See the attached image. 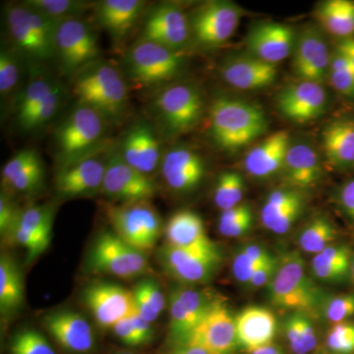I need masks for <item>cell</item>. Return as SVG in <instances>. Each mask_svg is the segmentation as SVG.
Wrapping results in <instances>:
<instances>
[{"label": "cell", "instance_id": "ffe728a7", "mask_svg": "<svg viewBox=\"0 0 354 354\" xmlns=\"http://www.w3.org/2000/svg\"><path fill=\"white\" fill-rule=\"evenodd\" d=\"M106 165L91 156L64 165L55 177V188L62 197L84 196L102 188Z\"/></svg>", "mask_w": 354, "mask_h": 354}, {"label": "cell", "instance_id": "e0dca14e", "mask_svg": "<svg viewBox=\"0 0 354 354\" xmlns=\"http://www.w3.org/2000/svg\"><path fill=\"white\" fill-rule=\"evenodd\" d=\"M327 101L322 84L300 81L281 91L277 97V106L288 120L306 123L323 115Z\"/></svg>", "mask_w": 354, "mask_h": 354}, {"label": "cell", "instance_id": "7bdbcfd3", "mask_svg": "<svg viewBox=\"0 0 354 354\" xmlns=\"http://www.w3.org/2000/svg\"><path fill=\"white\" fill-rule=\"evenodd\" d=\"M11 354H57L50 342L37 330H26L14 335Z\"/></svg>", "mask_w": 354, "mask_h": 354}, {"label": "cell", "instance_id": "d4e9b609", "mask_svg": "<svg viewBox=\"0 0 354 354\" xmlns=\"http://www.w3.org/2000/svg\"><path fill=\"white\" fill-rule=\"evenodd\" d=\"M221 74L232 87L250 91L272 85L278 76V69L277 65L250 55L227 60L221 66Z\"/></svg>", "mask_w": 354, "mask_h": 354}, {"label": "cell", "instance_id": "f546056e", "mask_svg": "<svg viewBox=\"0 0 354 354\" xmlns=\"http://www.w3.org/2000/svg\"><path fill=\"white\" fill-rule=\"evenodd\" d=\"M323 148L330 164L354 167V118L332 121L323 131Z\"/></svg>", "mask_w": 354, "mask_h": 354}, {"label": "cell", "instance_id": "91938a15", "mask_svg": "<svg viewBox=\"0 0 354 354\" xmlns=\"http://www.w3.org/2000/svg\"><path fill=\"white\" fill-rule=\"evenodd\" d=\"M130 320H131L133 328H134L135 332L138 335L140 342L141 344H147L150 342L153 337L152 327H151V323L147 322L145 319L142 318L141 316L133 310L131 314H130Z\"/></svg>", "mask_w": 354, "mask_h": 354}, {"label": "cell", "instance_id": "2e32d148", "mask_svg": "<svg viewBox=\"0 0 354 354\" xmlns=\"http://www.w3.org/2000/svg\"><path fill=\"white\" fill-rule=\"evenodd\" d=\"M83 298L95 322L106 329L113 328L134 310L133 292L113 283L88 286Z\"/></svg>", "mask_w": 354, "mask_h": 354}, {"label": "cell", "instance_id": "d6986e66", "mask_svg": "<svg viewBox=\"0 0 354 354\" xmlns=\"http://www.w3.org/2000/svg\"><path fill=\"white\" fill-rule=\"evenodd\" d=\"M246 46L252 57L277 65L295 50V32L290 26L281 23H262L249 32Z\"/></svg>", "mask_w": 354, "mask_h": 354}, {"label": "cell", "instance_id": "f5cc1de1", "mask_svg": "<svg viewBox=\"0 0 354 354\" xmlns=\"http://www.w3.org/2000/svg\"><path fill=\"white\" fill-rule=\"evenodd\" d=\"M283 330L286 341L290 344L291 351L295 354H306L302 342L301 330L299 325V312H293L288 319H286Z\"/></svg>", "mask_w": 354, "mask_h": 354}, {"label": "cell", "instance_id": "8992f818", "mask_svg": "<svg viewBox=\"0 0 354 354\" xmlns=\"http://www.w3.org/2000/svg\"><path fill=\"white\" fill-rule=\"evenodd\" d=\"M183 62L179 50L145 39H139L127 57L130 78L141 87H153L172 80L183 69Z\"/></svg>", "mask_w": 354, "mask_h": 354}, {"label": "cell", "instance_id": "30bf717a", "mask_svg": "<svg viewBox=\"0 0 354 354\" xmlns=\"http://www.w3.org/2000/svg\"><path fill=\"white\" fill-rule=\"evenodd\" d=\"M55 50L65 71L75 73L97 62L100 55L97 36L90 26L79 18L57 22Z\"/></svg>", "mask_w": 354, "mask_h": 354}, {"label": "cell", "instance_id": "4dcf8cb0", "mask_svg": "<svg viewBox=\"0 0 354 354\" xmlns=\"http://www.w3.org/2000/svg\"><path fill=\"white\" fill-rule=\"evenodd\" d=\"M144 6L141 0H104L97 6V20L114 38L122 39L136 24Z\"/></svg>", "mask_w": 354, "mask_h": 354}, {"label": "cell", "instance_id": "484cf974", "mask_svg": "<svg viewBox=\"0 0 354 354\" xmlns=\"http://www.w3.org/2000/svg\"><path fill=\"white\" fill-rule=\"evenodd\" d=\"M290 133L281 130L266 137L247 153L244 160L246 171L258 178H266L283 169L290 149Z\"/></svg>", "mask_w": 354, "mask_h": 354}, {"label": "cell", "instance_id": "94428289", "mask_svg": "<svg viewBox=\"0 0 354 354\" xmlns=\"http://www.w3.org/2000/svg\"><path fill=\"white\" fill-rule=\"evenodd\" d=\"M337 50L341 51L354 69V38L342 39Z\"/></svg>", "mask_w": 354, "mask_h": 354}, {"label": "cell", "instance_id": "db71d44e", "mask_svg": "<svg viewBox=\"0 0 354 354\" xmlns=\"http://www.w3.org/2000/svg\"><path fill=\"white\" fill-rule=\"evenodd\" d=\"M12 235L18 243L25 247L26 250L28 251V257H29V259H34V258H36L39 254L43 253L44 251L46 250V247H48L44 242L37 239L35 235L30 234L29 232L19 227V225L16 227Z\"/></svg>", "mask_w": 354, "mask_h": 354}, {"label": "cell", "instance_id": "e7e4bbea", "mask_svg": "<svg viewBox=\"0 0 354 354\" xmlns=\"http://www.w3.org/2000/svg\"><path fill=\"white\" fill-rule=\"evenodd\" d=\"M351 276H353L354 281V260L353 261V265H351Z\"/></svg>", "mask_w": 354, "mask_h": 354}, {"label": "cell", "instance_id": "1f68e13d", "mask_svg": "<svg viewBox=\"0 0 354 354\" xmlns=\"http://www.w3.org/2000/svg\"><path fill=\"white\" fill-rule=\"evenodd\" d=\"M351 249L346 245H330L314 255L311 262L315 278L325 283H339L351 274L353 265Z\"/></svg>", "mask_w": 354, "mask_h": 354}, {"label": "cell", "instance_id": "c3c4849f", "mask_svg": "<svg viewBox=\"0 0 354 354\" xmlns=\"http://www.w3.org/2000/svg\"><path fill=\"white\" fill-rule=\"evenodd\" d=\"M17 57L12 51L0 53V93L2 95L12 92L19 81L20 69Z\"/></svg>", "mask_w": 354, "mask_h": 354}, {"label": "cell", "instance_id": "9a60e30c", "mask_svg": "<svg viewBox=\"0 0 354 354\" xmlns=\"http://www.w3.org/2000/svg\"><path fill=\"white\" fill-rule=\"evenodd\" d=\"M191 36L189 17L180 7L160 4L149 14L140 39L179 50Z\"/></svg>", "mask_w": 354, "mask_h": 354}, {"label": "cell", "instance_id": "d6a6232c", "mask_svg": "<svg viewBox=\"0 0 354 354\" xmlns=\"http://www.w3.org/2000/svg\"><path fill=\"white\" fill-rule=\"evenodd\" d=\"M316 17L329 34L342 39L354 36V1L328 0L319 6Z\"/></svg>", "mask_w": 354, "mask_h": 354}, {"label": "cell", "instance_id": "f1b7e54d", "mask_svg": "<svg viewBox=\"0 0 354 354\" xmlns=\"http://www.w3.org/2000/svg\"><path fill=\"white\" fill-rule=\"evenodd\" d=\"M283 171L288 183L297 189L313 187L322 174L316 151L304 143L290 145Z\"/></svg>", "mask_w": 354, "mask_h": 354}, {"label": "cell", "instance_id": "6f0895ef", "mask_svg": "<svg viewBox=\"0 0 354 354\" xmlns=\"http://www.w3.org/2000/svg\"><path fill=\"white\" fill-rule=\"evenodd\" d=\"M113 330V332L115 333L116 337H118L121 342L127 344V346H141L138 335H137L134 328H133L131 320H130V315L127 316V318L122 319V320H120L118 324H115Z\"/></svg>", "mask_w": 354, "mask_h": 354}, {"label": "cell", "instance_id": "cb8c5ba5", "mask_svg": "<svg viewBox=\"0 0 354 354\" xmlns=\"http://www.w3.org/2000/svg\"><path fill=\"white\" fill-rule=\"evenodd\" d=\"M167 244L185 250L220 253L207 234L201 216L189 209L176 212L165 227Z\"/></svg>", "mask_w": 354, "mask_h": 354}, {"label": "cell", "instance_id": "5b68a950", "mask_svg": "<svg viewBox=\"0 0 354 354\" xmlns=\"http://www.w3.org/2000/svg\"><path fill=\"white\" fill-rule=\"evenodd\" d=\"M106 121L99 111L84 104L67 116L55 134L62 167L93 156L104 138Z\"/></svg>", "mask_w": 354, "mask_h": 354}, {"label": "cell", "instance_id": "681fc988", "mask_svg": "<svg viewBox=\"0 0 354 354\" xmlns=\"http://www.w3.org/2000/svg\"><path fill=\"white\" fill-rule=\"evenodd\" d=\"M135 297H138L150 305L151 307L160 315L164 311L165 300L162 290L157 283L150 279H145L135 286L132 291Z\"/></svg>", "mask_w": 354, "mask_h": 354}, {"label": "cell", "instance_id": "52a82bcc", "mask_svg": "<svg viewBox=\"0 0 354 354\" xmlns=\"http://www.w3.org/2000/svg\"><path fill=\"white\" fill-rule=\"evenodd\" d=\"M106 213L115 234L137 250L145 253L157 243L162 223L148 201L109 205Z\"/></svg>", "mask_w": 354, "mask_h": 354}, {"label": "cell", "instance_id": "8fae6325", "mask_svg": "<svg viewBox=\"0 0 354 354\" xmlns=\"http://www.w3.org/2000/svg\"><path fill=\"white\" fill-rule=\"evenodd\" d=\"M241 17V9L232 2H206L189 17L191 36L200 46H220L232 38Z\"/></svg>", "mask_w": 354, "mask_h": 354}, {"label": "cell", "instance_id": "4316f807", "mask_svg": "<svg viewBox=\"0 0 354 354\" xmlns=\"http://www.w3.org/2000/svg\"><path fill=\"white\" fill-rule=\"evenodd\" d=\"M304 199L295 189L272 191L261 209V221L267 230L285 234L301 215Z\"/></svg>", "mask_w": 354, "mask_h": 354}, {"label": "cell", "instance_id": "83f0119b", "mask_svg": "<svg viewBox=\"0 0 354 354\" xmlns=\"http://www.w3.org/2000/svg\"><path fill=\"white\" fill-rule=\"evenodd\" d=\"M121 158L133 169L148 176L160 164V144L148 125L137 124L127 133Z\"/></svg>", "mask_w": 354, "mask_h": 354}, {"label": "cell", "instance_id": "6125c7cd", "mask_svg": "<svg viewBox=\"0 0 354 354\" xmlns=\"http://www.w3.org/2000/svg\"><path fill=\"white\" fill-rule=\"evenodd\" d=\"M171 354H208L204 349L190 344H181L177 346Z\"/></svg>", "mask_w": 354, "mask_h": 354}, {"label": "cell", "instance_id": "4fadbf2b", "mask_svg": "<svg viewBox=\"0 0 354 354\" xmlns=\"http://www.w3.org/2000/svg\"><path fill=\"white\" fill-rule=\"evenodd\" d=\"M102 189L108 196L125 203L148 201L156 193L155 184L148 176L133 169L120 155L106 162Z\"/></svg>", "mask_w": 354, "mask_h": 354}, {"label": "cell", "instance_id": "ee69618b", "mask_svg": "<svg viewBox=\"0 0 354 354\" xmlns=\"http://www.w3.org/2000/svg\"><path fill=\"white\" fill-rule=\"evenodd\" d=\"M174 291L187 312L193 332L198 324L201 322L202 319L206 315L214 301L208 299L206 295L199 291L191 290V288H176Z\"/></svg>", "mask_w": 354, "mask_h": 354}, {"label": "cell", "instance_id": "f907efd6", "mask_svg": "<svg viewBox=\"0 0 354 354\" xmlns=\"http://www.w3.org/2000/svg\"><path fill=\"white\" fill-rule=\"evenodd\" d=\"M35 150H22L14 155L8 162L4 165L1 171L2 185L8 186L14 176L18 174L37 155Z\"/></svg>", "mask_w": 354, "mask_h": 354}, {"label": "cell", "instance_id": "b9f144b4", "mask_svg": "<svg viewBox=\"0 0 354 354\" xmlns=\"http://www.w3.org/2000/svg\"><path fill=\"white\" fill-rule=\"evenodd\" d=\"M62 101H64V91H62V86L57 83V86L51 91L50 94L44 100L43 104L37 109V111L26 120L24 124L21 127L27 131L43 127L48 121L55 118L58 109L62 106Z\"/></svg>", "mask_w": 354, "mask_h": 354}, {"label": "cell", "instance_id": "74e56055", "mask_svg": "<svg viewBox=\"0 0 354 354\" xmlns=\"http://www.w3.org/2000/svg\"><path fill=\"white\" fill-rule=\"evenodd\" d=\"M272 256V254L259 245L244 247L236 254L232 263L235 279L241 283H250L256 270Z\"/></svg>", "mask_w": 354, "mask_h": 354}, {"label": "cell", "instance_id": "11a10c76", "mask_svg": "<svg viewBox=\"0 0 354 354\" xmlns=\"http://www.w3.org/2000/svg\"><path fill=\"white\" fill-rule=\"evenodd\" d=\"M279 259L274 256H272L270 259L265 261L262 265L254 272L251 278L250 283L254 288H261V286H268L278 269Z\"/></svg>", "mask_w": 354, "mask_h": 354}, {"label": "cell", "instance_id": "7c38bea8", "mask_svg": "<svg viewBox=\"0 0 354 354\" xmlns=\"http://www.w3.org/2000/svg\"><path fill=\"white\" fill-rule=\"evenodd\" d=\"M183 344L198 346L208 354H232L239 346L235 317L216 300Z\"/></svg>", "mask_w": 354, "mask_h": 354}, {"label": "cell", "instance_id": "f6af8a7d", "mask_svg": "<svg viewBox=\"0 0 354 354\" xmlns=\"http://www.w3.org/2000/svg\"><path fill=\"white\" fill-rule=\"evenodd\" d=\"M44 165L39 153L23 167L15 176L8 187L18 192H32L41 185L44 180Z\"/></svg>", "mask_w": 354, "mask_h": 354}, {"label": "cell", "instance_id": "ba28073f", "mask_svg": "<svg viewBox=\"0 0 354 354\" xmlns=\"http://www.w3.org/2000/svg\"><path fill=\"white\" fill-rule=\"evenodd\" d=\"M204 106L201 93L189 84L167 86L156 95L153 102L158 118L171 134H183L196 127Z\"/></svg>", "mask_w": 354, "mask_h": 354}, {"label": "cell", "instance_id": "f35d334b", "mask_svg": "<svg viewBox=\"0 0 354 354\" xmlns=\"http://www.w3.org/2000/svg\"><path fill=\"white\" fill-rule=\"evenodd\" d=\"M17 225L44 242L50 244L53 232V214L51 209L46 207H32L20 214Z\"/></svg>", "mask_w": 354, "mask_h": 354}, {"label": "cell", "instance_id": "60d3db41", "mask_svg": "<svg viewBox=\"0 0 354 354\" xmlns=\"http://www.w3.org/2000/svg\"><path fill=\"white\" fill-rule=\"evenodd\" d=\"M328 78L335 91L346 97H354V69L339 50L330 58Z\"/></svg>", "mask_w": 354, "mask_h": 354}, {"label": "cell", "instance_id": "d590c367", "mask_svg": "<svg viewBox=\"0 0 354 354\" xmlns=\"http://www.w3.org/2000/svg\"><path fill=\"white\" fill-rule=\"evenodd\" d=\"M337 237V230L332 223L324 216L313 218L299 235L298 243L304 252L320 253L324 249L332 245Z\"/></svg>", "mask_w": 354, "mask_h": 354}, {"label": "cell", "instance_id": "ac0fdd59", "mask_svg": "<svg viewBox=\"0 0 354 354\" xmlns=\"http://www.w3.org/2000/svg\"><path fill=\"white\" fill-rule=\"evenodd\" d=\"M160 258L169 274L186 283L209 281L221 264L220 253L185 250L169 244L162 248Z\"/></svg>", "mask_w": 354, "mask_h": 354}, {"label": "cell", "instance_id": "ab89813d", "mask_svg": "<svg viewBox=\"0 0 354 354\" xmlns=\"http://www.w3.org/2000/svg\"><path fill=\"white\" fill-rule=\"evenodd\" d=\"M25 3L57 22L78 18L88 6L86 2L76 0H29Z\"/></svg>", "mask_w": 354, "mask_h": 354}, {"label": "cell", "instance_id": "7a4b0ae2", "mask_svg": "<svg viewBox=\"0 0 354 354\" xmlns=\"http://www.w3.org/2000/svg\"><path fill=\"white\" fill-rule=\"evenodd\" d=\"M74 95L79 104L95 109L106 120H118L127 108L128 88L124 78L113 65L95 62L76 72Z\"/></svg>", "mask_w": 354, "mask_h": 354}, {"label": "cell", "instance_id": "e575fe53", "mask_svg": "<svg viewBox=\"0 0 354 354\" xmlns=\"http://www.w3.org/2000/svg\"><path fill=\"white\" fill-rule=\"evenodd\" d=\"M57 82L44 73L37 74L32 77L29 84L21 93L16 106V116L20 127L32 115L37 109L43 104L44 100L50 94Z\"/></svg>", "mask_w": 354, "mask_h": 354}, {"label": "cell", "instance_id": "bcb514c9", "mask_svg": "<svg viewBox=\"0 0 354 354\" xmlns=\"http://www.w3.org/2000/svg\"><path fill=\"white\" fill-rule=\"evenodd\" d=\"M326 346L333 354H354V323L346 321L333 326Z\"/></svg>", "mask_w": 354, "mask_h": 354}, {"label": "cell", "instance_id": "be15d7a7", "mask_svg": "<svg viewBox=\"0 0 354 354\" xmlns=\"http://www.w3.org/2000/svg\"><path fill=\"white\" fill-rule=\"evenodd\" d=\"M250 354H283V353L279 346L272 344L270 346H265V348L257 349V351H253Z\"/></svg>", "mask_w": 354, "mask_h": 354}, {"label": "cell", "instance_id": "9f6ffc18", "mask_svg": "<svg viewBox=\"0 0 354 354\" xmlns=\"http://www.w3.org/2000/svg\"><path fill=\"white\" fill-rule=\"evenodd\" d=\"M252 225L253 214L251 211L239 220L227 223V225H218V230L223 236L235 239V237H241L242 235L246 234L251 230Z\"/></svg>", "mask_w": 354, "mask_h": 354}, {"label": "cell", "instance_id": "277c9868", "mask_svg": "<svg viewBox=\"0 0 354 354\" xmlns=\"http://www.w3.org/2000/svg\"><path fill=\"white\" fill-rule=\"evenodd\" d=\"M9 35L18 50L36 60H46L55 55L57 21L32 6L12 4L6 10Z\"/></svg>", "mask_w": 354, "mask_h": 354}, {"label": "cell", "instance_id": "836d02e7", "mask_svg": "<svg viewBox=\"0 0 354 354\" xmlns=\"http://www.w3.org/2000/svg\"><path fill=\"white\" fill-rule=\"evenodd\" d=\"M24 298L22 278L17 265L8 256L0 259V308L3 313L19 308Z\"/></svg>", "mask_w": 354, "mask_h": 354}, {"label": "cell", "instance_id": "7dc6e473", "mask_svg": "<svg viewBox=\"0 0 354 354\" xmlns=\"http://www.w3.org/2000/svg\"><path fill=\"white\" fill-rule=\"evenodd\" d=\"M323 312L329 322L339 324L346 322L354 316V295L344 293L335 295L324 301Z\"/></svg>", "mask_w": 354, "mask_h": 354}, {"label": "cell", "instance_id": "603a6c76", "mask_svg": "<svg viewBox=\"0 0 354 354\" xmlns=\"http://www.w3.org/2000/svg\"><path fill=\"white\" fill-rule=\"evenodd\" d=\"M162 176L169 188L187 192L196 188L205 176V162L199 153L188 148H174L165 153Z\"/></svg>", "mask_w": 354, "mask_h": 354}, {"label": "cell", "instance_id": "8d00e7d4", "mask_svg": "<svg viewBox=\"0 0 354 354\" xmlns=\"http://www.w3.org/2000/svg\"><path fill=\"white\" fill-rule=\"evenodd\" d=\"M244 181L237 172H225L218 177L214 192V202L221 212L241 204L244 196Z\"/></svg>", "mask_w": 354, "mask_h": 354}, {"label": "cell", "instance_id": "816d5d0a", "mask_svg": "<svg viewBox=\"0 0 354 354\" xmlns=\"http://www.w3.org/2000/svg\"><path fill=\"white\" fill-rule=\"evenodd\" d=\"M20 214L12 202L2 194L0 197V232L2 236L13 234L17 227Z\"/></svg>", "mask_w": 354, "mask_h": 354}, {"label": "cell", "instance_id": "44dd1931", "mask_svg": "<svg viewBox=\"0 0 354 354\" xmlns=\"http://www.w3.org/2000/svg\"><path fill=\"white\" fill-rule=\"evenodd\" d=\"M237 344L249 353L272 344L278 323L271 310L250 306L235 316Z\"/></svg>", "mask_w": 354, "mask_h": 354}, {"label": "cell", "instance_id": "6da1fadb", "mask_svg": "<svg viewBox=\"0 0 354 354\" xmlns=\"http://www.w3.org/2000/svg\"><path fill=\"white\" fill-rule=\"evenodd\" d=\"M267 128L264 111L250 102L221 97L209 109V133L223 150H241L262 136Z\"/></svg>", "mask_w": 354, "mask_h": 354}, {"label": "cell", "instance_id": "3957f363", "mask_svg": "<svg viewBox=\"0 0 354 354\" xmlns=\"http://www.w3.org/2000/svg\"><path fill=\"white\" fill-rule=\"evenodd\" d=\"M268 288L270 301L278 308L308 315L324 304L322 292L310 279L298 251H290L279 259L278 269Z\"/></svg>", "mask_w": 354, "mask_h": 354}, {"label": "cell", "instance_id": "03108f58", "mask_svg": "<svg viewBox=\"0 0 354 354\" xmlns=\"http://www.w3.org/2000/svg\"><path fill=\"white\" fill-rule=\"evenodd\" d=\"M125 354V353H124Z\"/></svg>", "mask_w": 354, "mask_h": 354}, {"label": "cell", "instance_id": "9c48e42d", "mask_svg": "<svg viewBox=\"0 0 354 354\" xmlns=\"http://www.w3.org/2000/svg\"><path fill=\"white\" fill-rule=\"evenodd\" d=\"M90 265L95 272L120 279L137 278L149 269L143 252L111 232H104L97 237L91 252Z\"/></svg>", "mask_w": 354, "mask_h": 354}, {"label": "cell", "instance_id": "5bb4252c", "mask_svg": "<svg viewBox=\"0 0 354 354\" xmlns=\"http://www.w3.org/2000/svg\"><path fill=\"white\" fill-rule=\"evenodd\" d=\"M293 53V69L300 81L325 82L329 75L332 55L318 29L308 27L300 32Z\"/></svg>", "mask_w": 354, "mask_h": 354}, {"label": "cell", "instance_id": "7402d4cb", "mask_svg": "<svg viewBox=\"0 0 354 354\" xmlns=\"http://www.w3.org/2000/svg\"><path fill=\"white\" fill-rule=\"evenodd\" d=\"M44 323L53 339L67 351L87 353L94 346V332L80 314L67 310L55 312L44 317Z\"/></svg>", "mask_w": 354, "mask_h": 354}, {"label": "cell", "instance_id": "680465c9", "mask_svg": "<svg viewBox=\"0 0 354 354\" xmlns=\"http://www.w3.org/2000/svg\"><path fill=\"white\" fill-rule=\"evenodd\" d=\"M339 203L344 213L354 221V179L342 186L339 192Z\"/></svg>", "mask_w": 354, "mask_h": 354}]
</instances>
